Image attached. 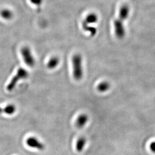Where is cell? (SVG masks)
<instances>
[{
	"label": "cell",
	"instance_id": "1",
	"mask_svg": "<svg viewBox=\"0 0 155 155\" xmlns=\"http://www.w3.org/2000/svg\"><path fill=\"white\" fill-rule=\"evenodd\" d=\"M129 13V8L127 5H123L121 7L118 18L114 22L115 33L118 39H122L125 35V30L124 27L123 21L125 20Z\"/></svg>",
	"mask_w": 155,
	"mask_h": 155
},
{
	"label": "cell",
	"instance_id": "2",
	"mask_svg": "<svg viewBox=\"0 0 155 155\" xmlns=\"http://www.w3.org/2000/svg\"><path fill=\"white\" fill-rule=\"evenodd\" d=\"M72 63L74 78L77 81H79L83 77L82 58L81 55L79 54H75L73 56Z\"/></svg>",
	"mask_w": 155,
	"mask_h": 155
},
{
	"label": "cell",
	"instance_id": "3",
	"mask_svg": "<svg viewBox=\"0 0 155 155\" xmlns=\"http://www.w3.org/2000/svg\"><path fill=\"white\" fill-rule=\"evenodd\" d=\"M28 73L27 70L23 68H20L17 72L16 75H15L12 79L11 82L7 86V90L9 91H12L16 86L18 81L23 79H25L28 77Z\"/></svg>",
	"mask_w": 155,
	"mask_h": 155
},
{
	"label": "cell",
	"instance_id": "4",
	"mask_svg": "<svg viewBox=\"0 0 155 155\" xmlns=\"http://www.w3.org/2000/svg\"><path fill=\"white\" fill-rule=\"evenodd\" d=\"M21 53L25 64L29 67H33L35 64L34 59L30 48L28 47H24L21 48Z\"/></svg>",
	"mask_w": 155,
	"mask_h": 155
},
{
	"label": "cell",
	"instance_id": "5",
	"mask_svg": "<svg viewBox=\"0 0 155 155\" xmlns=\"http://www.w3.org/2000/svg\"><path fill=\"white\" fill-rule=\"evenodd\" d=\"M27 144L29 147L38 149L39 150H43L45 147L44 144L40 143L38 139L35 137H30L27 140Z\"/></svg>",
	"mask_w": 155,
	"mask_h": 155
},
{
	"label": "cell",
	"instance_id": "6",
	"mask_svg": "<svg viewBox=\"0 0 155 155\" xmlns=\"http://www.w3.org/2000/svg\"><path fill=\"white\" fill-rule=\"evenodd\" d=\"M88 121V117L86 114H81L78 117L77 120V127L79 128L83 127Z\"/></svg>",
	"mask_w": 155,
	"mask_h": 155
},
{
	"label": "cell",
	"instance_id": "7",
	"mask_svg": "<svg viewBox=\"0 0 155 155\" xmlns=\"http://www.w3.org/2000/svg\"><path fill=\"white\" fill-rule=\"evenodd\" d=\"M16 111V107L13 105H9L5 107H0V113H4L8 115H12Z\"/></svg>",
	"mask_w": 155,
	"mask_h": 155
},
{
	"label": "cell",
	"instance_id": "8",
	"mask_svg": "<svg viewBox=\"0 0 155 155\" xmlns=\"http://www.w3.org/2000/svg\"><path fill=\"white\" fill-rule=\"evenodd\" d=\"M59 63V59L58 57H52L50 59L47 63V67L49 69H54L58 66Z\"/></svg>",
	"mask_w": 155,
	"mask_h": 155
},
{
	"label": "cell",
	"instance_id": "9",
	"mask_svg": "<svg viewBox=\"0 0 155 155\" xmlns=\"http://www.w3.org/2000/svg\"><path fill=\"white\" fill-rule=\"evenodd\" d=\"M97 20H98L97 15L95 13H90L86 16L84 21L86 22L88 24H90L95 23L97 21Z\"/></svg>",
	"mask_w": 155,
	"mask_h": 155
},
{
	"label": "cell",
	"instance_id": "10",
	"mask_svg": "<svg viewBox=\"0 0 155 155\" xmlns=\"http://www.w3.org/2000/svg\"><path fill=\"white\" fill-rule=\"evenodd\" d=\"M0 15L4 19L6 20H11L13 16V12L9 9H3L0 12Z\"/></svg>",
	"mask_w": 155,
	"mask_h": 155
},
{
	"label": "cell",
	"instance_id": "11",
	"mask_svg": "<svg viewBox=\"0 0 155 155\" xmlns=\"http://www.w3.org/2000/svg\"><path fill=\"white\" fill-rule=\"evenodd\" d=\"M110 86L109 83H108L107 82L104 81V82L100 83L98 85L97 89L100 92L104 93V92L107 91L109 89H110Z\"/></svg>",
	"mask_w": 155,
	"mask_h": 155
},
{
	"label": "cell",
	"instance_id": "12",
	"mask_svg": "<svg viewBox=\"0 0 155 155\" xmlns=\"http://www.w3.org/2000/svg\"><path fill=\"white\" fill-rule=\"evenodd\" d=\"M82 27L84 31H86L87 32H89L91 36H94L97 32L95 28L93 27H90L88 24L84 22V21L82 22Z\"/></svg>",
	"mask_w": 155,
	"mask_h": 155
},
{
	"label": "cell",
	"instance_id": "13",
	"mask_svg": "<svg viewBox=\"0 0 155 155\" xmlns=\"http://www.w3.org/2000/svg\"><path fill=\"white\" fill-rule=\"evenodd\" d=\"M86 139L84 137H81L80 139H78L77 143V145H76V148L78 152H82L83 150L85 144H86Z\"/></svg>",
	"mask_w": 155,
	"mask_h": 155
},
{
	"label": "cell",
	"instance_id": "14",
	"mask_svg": "<svg viewBox=\"0 0 155 155\" xmlns=\"http://www.w3.org/2000/svg\"><path fill=\"white\" fill-rule=\"evenodd\" d=\"M31 2L36 5H40L41 4L43 0H30Z\"/></svg>",
	"mask_w": 155,
	"mask_h": 155
},
{
	"label": "cell",
	"instance_id": "15",
	"mask_svg": "<svg viewBox=\"0 0 155 155\" xmlns=\"http://www.w3.org/2000/svg\"><path fill=\"white\" fill-rule=\"evenodd\" d=\"M150 149L152 152L155 153V142L152 143L150 145Z\"/></svg>",
	"mask_w": 155,
	"mask_h": 155
}]
</instances>
